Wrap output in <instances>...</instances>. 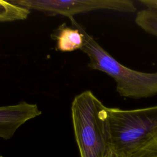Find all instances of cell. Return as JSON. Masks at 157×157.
<instances>
[{"mask_svg": "<svg viewBox=\"0 0 157 157\" xmlns=\"http://www.w3.org/2000/svg\"><path fill=\"white\" fill-rule=\"evenodd\" d=\"M69 18L73 26L80 30L83 34V44L80 50L89 58L88 67L104 72L113 78L120 96L140 99L157 94V72H140L124 66L89 35L74 17Z\"/></svg>", "mask_w": 157, "mask_h": 157, "instance_id": "cell-1", "label": "cell"}, {"mask_svg": "<svg viewBox=\"0 0 157 157\" xmlns=\"http://www.w3.org/2000/svg\"><path fill=\"white\" fill-rule=\"evenodd\" d=\"M108 108L90 90L72 101V120L81 157H101L109 145Z\"/></svg>", "mask_w": 157, "mask_h": 157, "instance_id": "cell-2", "label": "cell"}, {"mask_svg": "<svg viewBox=\"0 0 157 157\" xmlns=\"http://www.w3.org/2000/svg\"><path fill=\"white\" fill-rule=\"evenodd\" d=\"M109 145L128 157L157 135V105L134 110L108 108Z\"/></svg>", "mask_w": 157, "mask_h": 157, "instance_id": "cell-3", "label": "cell"}, {"mask_svg": "<svg viewBox=\"0 0 157 157\" xmlns=\"http://www.w3.org/2000/svg\"><path fill=\"white\" fill-rule=\"evenodd\" d=\"M28 10H35L50 15L68 18L75 14L96 10H109L123 13H134L137 8L130 0H9Z\"/></svg>", "mask_w": 157, "mask_h": 157, "instance_id": "cell-4", "label": "cell"}, {"mask_svg": "<svg viewBox=\"0 0 157 157\" xmlns=\"http://www.w3.org/2000/svg\"><path fill=\"white\" fill-rule=\"evenodd\" d=\"M41 114L37 104L25 101L0 106V137L6 140L11 139L21 125Z\"/></svg>", "mask_w": 157, "mask_h": 157, "instance_id": "cell-5", "label": "cell"}, {"mask_svg": "<svg viewBox=\"0 0 157 157\" xmlns=\"http://www.w3.org/2000/svg\"><path fill=\"white\" fill-rule=\"evenodd\" d=\"M52 37L56 40V48L61 52H72L82 48L83 34L77 28H71L64 24L61 25Z\"/></svg>", "mask_w": 157, "mask_h": 157, "instance_id": "cell-6", "label": "cell"}, {"mask_svg": "<svg viewBox=\"0 0 157 157\" xmlns=\"http://www.w3.org/2000/svg\"><path fill=\"white\" fill-rule=\"evenodd\" d=\"M136 23L147 33L157 37V9L147 8L139 11Z\"/></svg>", "mask_w": 157, "mask_h": 157, "instance_id": "cell-7", "label": "cell"}, {"mask_svg": "<svg viewBox=\"0 0 157 157\" xmlns=\"http://www.w3.org/2000/svg\"><path fill=\"white\" fill-rule=\"evenodd\" d=\"M19 17V8L8 1L0 0V22L16 21Z\"/></svg>", "mask_w": 157, "mask_h": 157, "instance_id": "cell-8", "label": "cell"}, {"mask_svg": "<svg viewBox=\"0 0 157 157\" xmlns=\"http://www.w3.org/2000/svg\"><path fill=\"white\" fill-rule=\"evenodd\" d=\"M128 157H157V135L137 149Z\"/></svg>", "mask_w": 157, "mask_h": 157, "instance_id": "cell-9", "label": "cell"}, {"mask_svg": "<svg viewBox=\"0 0 157 157\" xmlns=\"http://www.w3.org/2000/svg\"><path fill=\"white\" fill-rule=\"evenodd\" d=\"M101 157H126L122 154L115 150L111 146L109 145Z\"/></svg>", "mask_w": 157, "mask_h": 157, "instance_id": "cell-10", "label": "cell"}, {"mask_svg": "<svg viewBox=\"0 0 157 157\" xmlns=\"http://www.w3.org/2000/svg\"><path fill=\"white\" fill-rule=\"evenodd\" d=\"M139 2L147 8L157 9V0H140Z\"/></svg>", "mask_w": 157, "mask_h": 157, "instance_id": "cell-11", "label": "cell"}, {"mask_svg": "<svg viewBox=\"0 0 157 157\" xmlns=\"http://www.w3.org/2000/svg\"><path fill=\"white\" fill-rule=\"evenodd\" d=\"M0 157H4V156H2V155H1V154H0Z\"/></svg>", "mask_w": 157, "mask_h": 157, "instance_id": "cell-12", "label": "cell"}]
</instances>
